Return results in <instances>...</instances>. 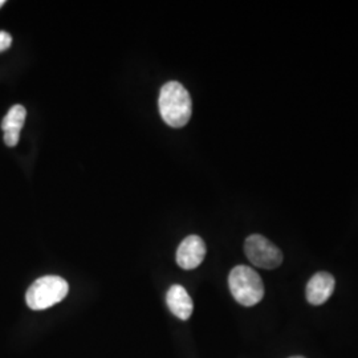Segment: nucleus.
<instances>
[{"instance_id": "4", "label": "nucleus", "mask_w": 358, "mask_h": 358, "mask_svg": "<svg viewBox=\"0 0 358 358\" xmlns=\"http://www.w3.org/2000/svg\"><path fill=\"white\" fill-rule=\"evenodd\" d=\"M244 252L248 260L259 268H278L282 263V251L262 235H251L245 239Z\"/></svg>"}, {"instance_id": "9", "label": "nucleus", "mask_w": 358, "mask_h": 358, "mask_svg": "<svg viewBox=\"0 0 358 358\" xmlns=\"http://www.w3.org/2000/svg\"><path fill=\"white\" fill-rule=\"evenodd\" d=\"M13 44V38L8 32L0 31V52L7 51Z\"/></svg>"}, {"instance_id": "7", "label": "nucleus", "mask_w": 358, "mask_h": 358, "mask_svg": "<svg viewBox=\"0 0 358 358\" xmlns=\"http://www.w3.org/2000/svg\"><path fill=\"white\" fill-rule=\"evenodd\" d=\"M27 110L23 105H13L8 113L3 118L1 129L4 131V142L7 146L13 148L19 143L20 131L26 122Z\"/></svg>"}, {"instance_id": "6", "label": "nucleus", "mask_w": 358, "mask_h": 358, "mask_svg": "<svg viewBox=\"0 0 358 358\" xmlns=\"http://www.w3.org/2000/svg\"><path fill=\"white\" fill-rule=\"evenodd\" d=\"M334 287H336V280L329 272L315 273L309 279L307 289H306L308 303L312 306H322L332 296Z\"/></svg>"}, {"instance_id": "11", "label": "nucleus", "mask_w": 358, "mask_h": 358, "mask_svg": "<svg viewBox=\"0 0 358 358\" xmlns=\"http://www.w3.org/2000/svg\"><path fill=\"white\" fill-rule=\"evenodd\" d=\"M289 358H306V357H301V356H294V357H289Z\"/></svg>"}, {"instance_id": "2", "label": "nucleus", "mask_w": 358, "mask_h": 358, "mask_svg": "<svg viewBox=\"0 0 358 358\" xmlns=\"http://www.w3.org/2000/svg\"><path fill=\"white\" fill-rule=\"evenodd\" d=\"M234 299L243 307H254L264 297V284L260 275L247 266H236L229 276Z\"/></svg>"}, {"instance_id": "3", "label": "nucleus", "mask_w": 358, "mask_h": 358, "mask_svg": "<svg viewBox=\"0 0 358 358\" xmlns=\"http://www.w3.org/2000/svg\"><path fill=\"white\" fill-rule=\"evenodd\" d=\"M69 292V285L60 276H43L28 288L27 306L34 310H44L63 301Z\"/></svg>"}, {"instance_id": "1", "label": "nucleus", "mask_w": 358, "mask_h": 358, "mask_svg": "<svg viewBox=\"0 0 358 358\" xmlns=\"http://www.w3.org/2000/svg\"><path fill=\"white\" fill-rule=\"evenodd\" d=\"M158 106L162 120L171 128H183L192 118L190 93L178 81H169L162 87Z\"/></svg>"}, {"instance_id": "8", "label": "nucleus", "mask_w": 358, "mask_h": 358, "mask_svg": "<svg viewBox=\"0 0 358 358\" xmlns=\"http://www.w3.org/2000/svg\"><path fill=\"white\" fill-rule=\"evenodd\" d=\"M166 303L170 312L179 320L186 321L192 317L194 303L190 294L182 285L174 284L170 287L167 291Z\"/></svg>"}, {"instance_id": "5", "label": "nucleus", "mask_w": 358, "mask_h": 358, "mask_svg": "<svg viewBox=\"0 0 358 358\" xmlns=\"http://www.w3.org/2000/svg\"><path fill=\"white\" fill-rule=\"evenodd\" d=\"M206 244L202 238L190 235L179 244L177 251V263L179 267L186 271L195 269L205 260Z\"/></svg>"}, {"instance_id": "10", "label": "nucleus", "mask_w": 358, "mask_h": 358, "mask_svg": "<svg viewBox=\"0 0 358 358\" xmlns=\"http://www.w3.org/2000/svg\"><path fill=\"white\" fill-rule=\"evenodd\" d=\"M4 3H6V1H4V0H0V8H1V7H3V6H4Z\"/></svg>"}]
</instances>
